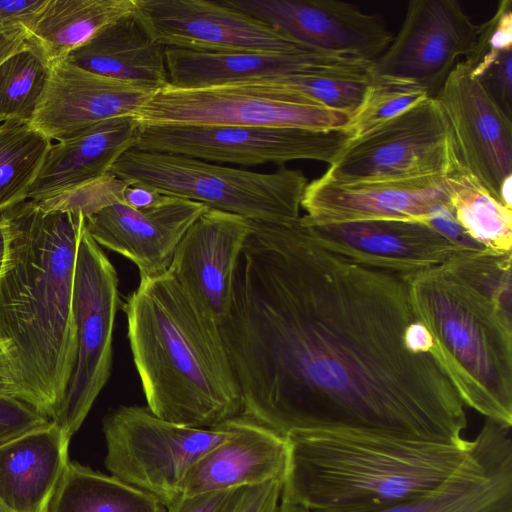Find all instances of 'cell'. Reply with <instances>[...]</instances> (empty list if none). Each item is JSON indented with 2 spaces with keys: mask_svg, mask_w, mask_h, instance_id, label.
Returning a JSON list of instances; mask_svg holds the SVG:
<instances>
[{
  "mask_svg": "<svg viewBox=\"0 0 512 512\" xmlns=\"http://www.w3.org/2000/svg\"><path fill=\"white\" fill-rule=\"evenodd\" d=\"M242 414L280 436L353 430L461 444L466 406L404 277L254 222L219 326Z\"/></svg>",
  "mask_w": 512,
  "mask_h": 512,
  "instance_id": "1",
  "label": "cell"
},
{
  "mask_svg": "<svg viewBox=\"0 0 512 512\" xmlns=\"http://www.w3.org/2000/svg\"><path fill=\"white\" fill-rule=\"evenodd\" d=\"M0 216L9 232L0 339L23 400L52 421L77 356L73 287L83 214L27 199Z\"/></svg>",
  "mask_w": 512,
  "mask_h": 512,
  "instance_id": "2",
  "label": "cell"
},
{
  "mask_svg": "<svg viewBox=\"0 0 512 512\" xmlns=\"http://www.w3.org/2000/svg\"><path fill=\"white\" fill-rule=\"evenodd\" d=\"M512 252L464 249L404 277L466 407L512 426Z\"/></svg>",
  "mask_w": 512,
  "mask_h": 512,
  "instance_id": "3",
  "label": "cell"
},
{
  "mask_svg": "<svg viewBox=\"0 0 512 512\" xmlns=\"http://www.w3.org/2000/svg\"><path fill=\"white\" fill-rule=\"evenodd\" d=\"M147 408L158 418L211 428L243 412L219 326L168 271L140 279L122 306Z\"/></svg>",
  "mask_w": 512,
  "mask_h": 512,
  "instance_id": "4",
  "label": "cell"
},
{
  "mask_svg": "<svg viewBox=\"0 0 512 512\" xmlns=\"http://www.w3.org/2000/svg\"><path fill=\"white\" fill-rule=\"evenodd\" d=\"M286 439L281 498L309 512H381L441 483L469 448L468 440L448 444L353 430Z\"/></svg>",
  "mask_w": 512,
  "mask_h": 512,
  "instance_id": "5",
  "label": "cell"
},
{
  "mask_svg": "<svg viewBox=\"0 0 512 512\" xmlns=\"http://www.w3.org/2000/svg\"><path fill=\"white\" fill-rule=\"evenodd\" d=\"M110 174L161 194L205 204L254 222L288 223L300 218L308 181L299 170L272 173L233 168L200 159L131 148Z\"/></svg>",
  "mask_w": 512,
  "mask_h": 512,
  "instance_id": "6",
  "label": "cell"
},
{
  "mask_svg": "<svg viewBox=\"0 0 512 512\" xmlns=\"http://www.w3.org/2000/svg\"><path fill=\"white\" fill-rule=\"evenodd\" d=\"M111 475L157 497L166 507L182 495L193 466L232 433L231 419L211 428L177 425L143 406H120L103 420Z\"/></svg>",
  "mask_w": 512,
  "mask_h": 512,
  "instance_id": "7",
  "label": "cell"
},
{
  "mask_svg": "<svg viewBox=\"0 0 512 512\" xmlns=\"http://www.w3.org/2000/svg\"><path fill=\"white\" fill-rule=\"evenodd\" d=\"M351 114L260 80L203 88L170 85L137 111L143 125L260 126L343 130Z\"/></svg>",
  "mask_w": 512,
  "mask_h": 512,
  "instance_id": "8",
  "label": "cell"
},
{
  "mask_svg": "<svg viewBox=\"0 0 512 512\" xmlns=\"http://www.w3.org/2000/svg\"><path fill=\"white\" fill-rule=\"evenodd\" d=\"M118 284L113 264L83 223L73 287L77 356L62 404L52 420L69 439L111 374L113 330L120 305Z\"/></svg>",
  "mask_w": 512,
  "mask_h": 512,
  "instance_id": "9",
  "label": "cell"
},
{
  "mask_svg": "<svg viewBox=\"0 0 512 512\" xmlns=\"http://www.w3.org/2000/svg\"><path fill=\"white\" fill-rule=\"evenodd\" d=\"M349 141L343 130L140 124L133 148L240 166L296 160L331 164Z\"/></svg>",
  "mask_w": 512,
  "mask_h": 512,
  "instance_id": "10",
  "label": "cell"
},
{
  "mask_svg": "<svg viewBox=\"0 0 512 512\" xmlns=\"http://www.w3.org/2000/svg\"><path fill=\"white\" fill-rule=\"evenodd\" d=\"M455 167L448 129L434 98L349 139L323 174L340 182L445 177Z\"/></svg>",
  "mask_w": 512,
  "mask_h": 512,
  "instance_id": "11",
  "label": "cell"
},
{
  "mask_svg": "<svg viewBox=\"0 0 512 512\" xmlns=\"http://www.w3.org/2000/svg\"><path fill=\"white\" fill-rule=\"evenodd\" d=\"M434 99L448 129L455 165L512 208V119L463 60L452 69Z\"/></svg>",
  "mask_w": 512,
  "mask_h": 512,
  "instance_id": "12",
  "label": "cell"
},
{
  "mask_svg": "<svg viewBox=\"0 0 512 512\" xmlns=\"http://www.w3.org/2000/svg\"><path fill=\"white\" fill-rule=\"evenodd\" d=\"M136 12L165 48L207 52H315L221 1L135 0ZM320 52V51H318Z\"/></svg>",
  "mask_w": 512,
  "mask_h": 512,
  "instance_id": "13",
  "label": "cell"
},
{
  "mask_svg": "<svg viewBox=\"0 0 512 512\" xmlns=\"http://www.w3.org/2000/svg\"><path fill=\"white\" fill-rule=\"evenodd\" d=\"M477 31L455 0H412L372 74L414 83L434 98L459 57L471 49Z\"/></svg>",
  "mask_w": 512,
  "mask_h": 512,
  "instance_id": "14",
  "label": "cell"
},
{
  "mask_svg": "<svg viewBox=\"0 0 512 512\" xmlns=\"http://www.w3.org/2000/svg\"><path fill=\"white\" fill-rule=\"evenodd\" d=\"M316 51L374 62L393 35L383 20L335 0H222Z\"/></svg>",
  "mask_w": 512,
  "mask_h": 512,
  "instance_id": "15",
  "label": "cell"
},
{
  "mask_svg": "<svg viewBox=\"0 0 512 512\" xmlns=\"http://www.w3.org/2000/svg\"><path fill=\"white\" fill-rule=\"evenodd\" d=\"M448 201L445 177L340 182L322 175L305 188L301 208L306 214L300 222L309 227L374 220L426 223Z\"/></svg>",
  "mask_w": 512,
  "mask_h": 512,
  "instance_id": "16",
  "label": "cell"
},
{
  "mask_svg": "<svg viewBox=\"0 0 512 512\" xmlns=\"http://www.w3.org/2000/svg\"><path fill=\"white\" fill-rule=\"evenodd\" d=\"M205 204L164 195L155 205L133 209L114 201L83 216L88 234L100 246L133 262L140 279L169 271L179 242L208 209Z\"/></svg>",
  "mask_w": 512,
  "mask_h": 512,
  "instance_id": "17",
  "label": "cell"
},
{
  "mask_svg": "<svg viewBox=\"0 0 512 512\" xmlns=\"http://www.w3.org/2000/svg\"><path fill=\"white\" fill-rule=\"evenodd\" d=\"M381 512H512L511 427L486 419L446 479Z\"/></svg>",
  "mask_w": 512,
  "mask_h": 512,
  "instance_id": "18",
  "label": "cell"
},
{
  "mask_svg": "<svg viewBox=\"0 0 512 512\" xmlns=\"http://www.w3.org/2000/svg\"><path fill=\"white\" fill-rule=\"evenodd\" d=\"M252 227L247 218L208 208L175 251L169 271L218 326L229 311L236 265Z\"/></svg>",
  "mask_w": 512,
  "mask_h": 512,
  "instance_id": "19",
  "label": "cell"
},
{
  "mask_svg": "<svg viewBox=\"0 0 512 512\" xmlns=\"http://www.w3.org/2000/svg\"><path fill=\"white\" fill-rule=\"evenodd\" d=\"M155 92L91 73L63 59L51 63L30 123L51 141L58 142L98 122L136 115Z\"/></svg>",
  "mask_w": 512,
  "mask_h": 512,
  "instance_id": "20",
  "label": "cell"
},
{
  "mask_svg": "<svg viewBox=\"0 0 512 512\" xmlns=\"http://www.w3.org/2000/svg\"><path fill=\"white\" fill-rule=\"evenodd\" d=\"M310 228L325 247L341 256L402 277L442 264L464 250L420 221L374 220Z\"/></svg>",
  "mask_w": 512,
  "mask_h": 512,
  "instance_id": "21",
  "label": "cell"
},
{
  "mask_svg": "<svg viewBox=\"0 0 512 512\" xmlns=\"http://www.w3.org/2000/svg\"><path fill=\"white\" fill-rule=\"evenodd\" d=\"M169 85L180 89L252 82L281 76L367 70L372 61L325 52L279 54L165 48Z\"/></svg>",
  "mask_w": 512,
  "mask_h": 512,
  "instance_id": "22",
  "label": "cell"
},
{
  "mask_svg": "<svg viewBox=\"0 0 512 512\" xmlns=\"http://www.w3.org/2000/svg\"><path fill=\"white\" fill-rule=\"evenodd\" d=\"M232 433L190 470L182 495L254 486L284 479L287 439L244 416L231 419Z\"/></svg>",
  "mask_w": 512,
  "mask_h": 512,
  "instance_id": "23",
  "label": "cell"
},
{
  "mask_svg": "<svg viewBox=\"0 0 512 512\" xmlns=\"http://www.w3.org/2000/svg\"><path fill=\"white\" fill-rule=\"evenodd\" d=\"M139 126L136 115L115 117L52 144L28 199H56L103 179L121 155L134 147Z\"/></svg>",
  "mask_w": 512,
  "mask_h": 512,
  "instance_id": "24",
  "label": "cell"
},
{
  "mask_svg": "<svg viewBox=\"0 0 512 512\" xmlns=\"http://www.w3.org/2000/svg\"><path fill=\"white\" fill-rule=\"evenodd\" d=\"M69 443L51 421L0 445V502L10 512H46L70 461Z\"/></svg>",
  "mask_w": 512,
  "mask_h": 512,
  "instance_id": "25",
  "label": "cell"
},
{
  "mask_svg": "<svg viewBox=\"0 0 512 512\" xmlns=\"http://www.w3.org/2000/svg\"><path fill=\"white\" fill-rule=\"evenodd\" d=\"M64 60L91 73L153 91L169 85L165 47L153 38L136 9L74 49Z\"/></svg>",
  "mask_w": 512,
  "mask_h": 512,
  "instance_id": "26",
  "label": "cell"
},
{
  "mask_svg": "<svg viewBox=\"0 0 512 512\" xmlns=\"http://www.w3.org/2000/svg\"><path fill=\"white\" fill-rule=\"evenodd\" d=\"M135 9V0H48L28 41L51 64Z\"/></svg>",
  "mask_w": 512,
  "mask_h": 512,
  "instance_id": "27",
  "label": "cell"
},
{
  "mask_svg": "<svg viewBox=\"0 0 512 512\" xmlns=\"http://www.w3.org/2000/svg\"><path fill=\"white\" fill-rule=\"evenodd\" d=\"M46 512H167L154 495L69 461Z\"/></svg>",
  "mask_w": 512,
  "mask_h": 512,
  "instance_id": "28",
  "label": "cell"
},
{
  "mask_svg": "<svg viewBox=\"0 0 512 512\" xmlns=\"http://www.w3.org/2000/svg\"><path fill=\"white\" fill-rule=\"evenodd\" d=\"M445 181L453 216L465 234L482 249L512 252V208L456 165Z\"/></svg>",
  "mask_w": 512,
  "mask_h": 512,
  "instance_id": "29",
  "label": "cell"
},
{
  "mask_svg": "<svg viewBox=\"0 0 512 512\" xmlns=\"http://www.w3.org/2000/svg\"><path fill=\"white\" fill-rule=\"evenodd\" d=\"M51 145L30 122L0 123V214L28 199Z\"/></svg>",
  "mask_w": 512,
  "mask_h": 512,
  "instance_id": "30",
  "label": "cell"
},
{
  "mask_svg": "<svg viewBox=\"0 0 512 512\" xmlns=\"http://www.w3.org/2000/svg\"><path fill=\"white\" fill-rule=\"evenodd\" d=\"M50 65L29 41L0 65V123L31 121L46 86Z\"/></svg>",
  "mask_w": 512,
  "mask_h": 512,
  "instance_id": "31",
  "label": "cell"
},
{
  "mask_svg": "<svg viewBox=\"0 0 512 512\" xmlns=\"http://www.w3.org/2000/svg\"><path fill=\"white\" fill-rule=\"evenodd\" d=\"M372 68L289 75L261 79L260 81L277 89L299 94L325 107L352 115L364 98L371 81Z\"/></svg>",
  "mask_w": 512,
  "mask_h": 512,
  "instance_id": "32",
  "label": "cell"
},
{
  "mask_svg": "<svg viewBox=\"0 0 512 512\" xmlns=\"http://www.w3.org/2000/svg\"><path fill=\"white\" fill-rule=\"evenodd\" d=\"M429 97L422 87L414 83L372 74L360 106L343 131L349 139H355Z\"/></svg>",
  "mask_w": 512,
  "mask_h": 512,
  "instance_id": "33",
  "label": "cell"
},
{
  "mask_svg": "<svg viewBox=\"0 0 512 512\" xmlns=\"http://www.w3.org/2000/svg\"><path fill=\"white\" fill-rule=\"evenodd\" d=\"M512 49V1L499 2L496 12L478 25L471 49L463 60L475 70L490 62L501 52Z\"/></svg>",
  "mask_w": 512,
  "mask_h": 512,
  "instance_id": "34",
  "label": "cell"
},
{
  "mask_svg": "<svg viewBox=\"0 0 512 512\" xmlns=\"http://www.w3.org/2000/svg\"><path fill=\"white\" fill-rule=\"evenodd\" d=\"M471 74L512 119V49L500 53L486 65L471 71Z\"/></svg>",
  "mask_w": 512,
  "mask_h": 512,
  "instance_id": "35",
  "label": "cell"
},
{
  "mask_svg": "<svg viewBox=\"0 0 512 512\" xmlns=\"http://www.w3.org/2000/svg\"><path fill=\"white\" fill-rule=\"evenodd\" d=\"M50 423L48 417L25 401L0 397V445Z\"/></svg>",
  "mask_w": 512,
  "mask_h": 512,
  "instance_id": "36",
  "label": "cell"
},
{
  "mask_svg": "<svg viewBox=\"0 0 512 512\" xmlns=\"http://www.w3.org/2000/svg\"><path fill=\"white\" fill-rule=\"evenodd\" d=\"M283 480L275 479L236 489L223 512H277Z\"/></svg>",
  "mask_w": 512,
  "mask_h": 512,
  "instance_id": "37",
  "label": "cell"
},
{
  "mask_svg": "<svg viewBox=\"0 0 512 512\" xmlns=\"http://www.w3.org/2000/svg\"><path fill=\"white\" fill-rule=\"evenodd\" d=\"M48 0H0V24L19 27L29 34Z\"/></svg>",
  "mask_w": 512,
  "mask_h": 512,
  "instance_id": "38",
  "label": "cell"
},
{
  "mask_svg": "<svg viewBox=\"0 0 512 512\" xmlns=\"http://www.w3.org/2000/svg\"><path fill=\"white\" fill-rule=\"evenodd\" d=\"M236 489L181 495L167 512H223Z\"/></svg>",
  "mask_w": 512,
  "mask_h": 512,
  "instance_id": "39",
  "label": "cell"
},
{
  "mask_svg": "<svg viewBox=\"0 0 512 512\" xmlns=\"http://www.w3.org/2000/svg\"><path fill=\"white\" fill-rule=\"evenodd\" d=\"M163 196L164 194L149 186L125 182L121 190L120 201L133 209L141 210L155 205Z\"/></svg>",
  "mask_w": 512,
  "mask_h": 512,
  "instance_id": "40",
  "label": "cell"
},
{
  "mask_svg": "<svg viewBox=\"0 0 512 512\" xmlns=\"http://www.w3.org/2000/svg\"><path fill=\"white\" fill-rule=\"evenodd\" d=\"M0 397L23 400L14 367L6 347L0 339Z\"/></svg>",
  "mask_w": 512,
  "mask_h": 512,
  "instance_id": "41",
  "label": "cell"
},
{
  "mask_svg": "<svg viewBox=\"0 0 512 512\" xmlns=\"http://www.w3.org/2000/svg\"><path fill=\"white\" fill-rule=\"evenodd\" d=\"M29 39V33L19 27L0 24V65L21 50Z\"/></svg>",
  "mask_w": 512,
  "mask_h": 512,
  "instance_id": "42",
  "label": "cell"
},
{
  "mask_svg": "<svg viewBox=\"0 0 512 512\" xmlns=\"http://www.w3.org/2000/svg\"><path fill=\"white\" fill-rule=\"evenodd\" d=\"M9 252V232L5 221L0 216V277L3 274Z\"/></svg>",
  "mask_w": 512,
  "mask_h": 512,
  "instance_id": "43",
  "label": "cell"
},
{
  "mask_svg": "<svg viewBox=\"0 0 512 512\" xmlns=\"http://www.w3.org/2000/svg\"><path fill=\"white\" fill-rule=\"evenodd\" d=\"M278 512H309L305 507L281 498Z\"/></svg>",
  "mask_w": 512,
  "mask_h": 512,
  "instance_id": "44",
  "label": "cell"
},
{
  "mask_svg": "<svg viewBox=\"0 0 512 512\" xmlns=\"http://www.w3.org/2000/svg\"><path fill=\"white\" fill-rule=\"evenodd\" d=\"M0 512H10V511L0 502Z\"/></svg>",
  "mask_w": 512,
  "mask_h": 512,
  "instance_id": "45",
  "label": "cell"
},
{
  "mask_svg": "<svg viewBox=\"0 0 512 512\" xmlns=\"http://www.w3.org/2000/svg\"><path fill=\"white\" fill-rule=\"evenodd\" d=\"M279 506H280V505H279ZM278 511H279V509H278ZM278 511H277V512H278Z\"/></svg>",
  "mask_w": 512,
  "mask_h": 512,
  "instance_id": "46",
  "label": "cell"
}]
</instances>
